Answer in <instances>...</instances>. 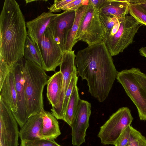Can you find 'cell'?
Listing matches in <instances>:
<instances>
[{
  "label": "cell",
  "instance_id": "obj_1",
  "mask_svg": "<svg viewBox=\"0 0 146 146\" xmlns=\"http://www.w3.org/2000/svg\"><path fill=\"white\" fill-rule=\"evenodd\" d=\"M78 74L86 80L91 95L99 102L108 96L117 72L112 56L103 42L78 51L75 59Z\"/></svg>",
  "mask_w": 146,
  "mask_h": 146
},
{
  "label": "cell",
  "instance_id": "obj_2",
  "mask_svg": "<svg viewBox=\"0 0 146 146\" xmlns=\"http://www.w3.org/2000/svg\"><path fill=\"white\" fill-rule=\"evenodd\" d=\"M0 57L11 71L23 57L27 36L26 23L18 3L5 0L0 15Z\"/></svg>",
  "mask_w": 146,
  "mask_h": 146
},
{
  "label": "cell",
  "instance_id": "obj_3",
  "mask_svg": "<svg viewBox=\"0 0 146 146\" xmlns=\"http://www.w3.org/2000/svg\"><path fill=\"white\" fill-rule=\"evenodd\" d=\"M24 87L28 118L44 109L43 92L48 77L42 67L23 58Z\"/></svg>",
  "mask_w": 146,
  "mask_h": 146
},
{
  "label": "cell",
  "instance_id": "obj_4",
  "mask_svg": "<svg viewBox=\"0 0 146 146\" xmlns=\"http://www.w3.org/2000/svg\"><path fill=\"white\" fill-rule=\"evenodd\" d=\"M116 79L136 106L140 119L146 120V74L133 67L117 72Z\"/></svg>",
  "mask_w": 146,
  "mask_h": 146
},
{
  "label": "cell",
  "instance_id": "obj_5",
  "mask_svg": "<svg viewBox=\"0 0 146 146\" xmlns=\"http://www.w3.org/2000/svg\"><path fill=\"white\" fill-rule=\"evenodd\" d=\"M141 25L132 16L127 15L111 29L104 32L103 42L112 56L123 52L133 43Z\"/></svg>",
  "mask_w": 146,
  "mask_h": 146
},
{
  "label": "cell",
  "instance_id": "obj_6",
  "mask_svg": "<svg viewBox=\"0 0 146 146\" xmlns=\"http://www.w3.org/2000/svg\"><path fill=\"white\" fill-rule=\"evenodd\" d=\"M80 22L75 37L76 43L82 40L88 46L103 41L104 33L99 17L100 12L90 4Z\"/></svg>",
  "mask_w": 146,
  "mask_h": 146
},
{
  "label": "cell",
  "instance_id": "obj_7",
  "mask_svg": "<svg viewBox=\"0 0 146 146\" xmlns=\"http://www.w3.org/2000/svg\"><path fill=\"white\" fill-rule=\"evenodd\" d=\"M133 119L128 108H119L100 127L98 137L101 143L114 145L123 131L131 125Z\"/></svg>",
  "mask_w": 146,
  "mask_h": 146
},
{
  "label": "cell",
  "instance_id": "obj_8",
  "mask_svg": "<svg viewBox=\"0 0 146 146\" xmlns=\"http://www.w3.org/2000/svg\"><path fill=\"white\" fill-rule=\"evenodd\" d=\"M36 45L42 58L43 68L46 72L55 71L61 64L63 52L48 27Z\"/></svg>",
  "mask_w": 146,
  "mask_h": 146
},
{
  "label": "cell",
  "instance_id": "obj_9",
  "mask_svg": "<svg viewBox=\"0 0 146 146\" xmlns=\"http://www.w3.org/2000/svg\"><path fill=\"white\" fill-rule=\"evenodd\" d=\"M18 123L11 110L0 99V146H18Z\"/></svg>",
  "mask_w": 146,
  "mask_h": 146
},
{
  "label": "cell",
  "instance_id": "obj_10",
  "mask_svg": "<svg viewBox=\"0 0 146 146\" xmlns=\"http://www.w3.org/2000/svg\"><path fill=\"white\" fill-rule=\"evenodd\" d=\"M76 55L74 50L63 52L60 65V70L63 76L62 90L59 103L55 108L51 109V113L57 119L63 120L62 112L65 94L74 75L78 73L75 62Z\"/></svg>",
  "mask_w": 146,
  "mask_h": 146
},
{
  "label": "cell",
  "instance_id": "obj_11",
  "mask_svg": "<svg viewBox=\"0 0 146 146\" xmlns=\"http://www.w3.org/2000/svg\"><path fill=\"white\" fill-rule=\"evenodd\" d=\"M91 104L87 101L80 99L72 129V144L80 146L85 142L86 131L89 127L91 114Z\"/></svg>",
  "mask_w": 146,
  "mask_h": 146
},
{
  "label": "cell",
  "instance_id": "obj_12",
  "mask_svg": "<svg viewBox=\"0 0 146 146\" xmlns=\"http://www.w3.org/2000/svg\"><path fill=\"white\" fill-rule=\"evenodd\" d=\"M76 11H66L58 14L48 27L63 52L66 39L75 19Z\"/></svg>",
  "mask_w": 146,
  "mask_h": 146
},
{
  "label": "cell",
  "instance_id": "obj_13",
  "mask_svg": "<svg viewBox=\"0 0 146 146\" xmlns=\"http://www.w3.org/2000/svg\"><path fill=\"white\" fill-rule=\"evenodd\" d=\"M23 58L14 65L11 70L14 76L17 98V113L15 118L21 128L29 118L24 87Z\"/></svg>",
  "mask_w": 146,
  "mask_h": 146
},
{
  "label": "cell",
  "instance_id": "obj_14",
  "mask_svg": "<svg viewBox=\"0 0 146 146\" xmlns=\"http://www.w3.org/2000/svg\"><path fill=\"white\" fill-rule=\"evenodd\" d=\"M50 11L42 13L35 19L26 23L27 36L37 44L51 22L57 16Z\"/></svg>",
  "mask_w": 146,
  "mask_h": 146
},
{
  "label": "cell",
  "instance_id": "obj_15",
  "mask_svg": "<svg viewBox=\"0 0 146 146\" xmlns=\"http://www.w3.org/2000/svg\"><path fill=\"white\" fill-rule=\"evenodd\" d=\"M0 99L9 108L15 117L17 113V98L14 76L12 71L0 87Z\"/></svg>",
  "mask_w": 146,
  "mask_h": 146
},
{
  "label": "cell",
  "instance_id": "obj_16",
  "mask_svg": "<svg viewBox=\"0 0 146 146\" xmlns=\"http://www.w3.org/2000/svg\"><path fill=\"white\" fill-rule=\"evenodd\" d=\"M39 113L42 119L41 138L54 140L56 139L61 134L57 119L51 113L44 109Z\"/></svg>",
  "mask_w": 146,
  "mask_h": 146
},
{
  "label": "cell",
  "instance_id": "obj_17",
  "mask_svg": "<svg viewBox=\"0 0 146 146\" xmlns=\"http://www.w3.org/2000/svg\"><path fill=\"white\" fill-rule=\"evenodd\" d=\"M42 122L39 113L29 118L19 131V137L21 141L41 138L40 132Z\"/></svg>",
  "mask_w": 146,
  "mask_h": 146
},
{
  "label": "cell",
  "instance_id": "obj_18",
  "mask_svg": "<svg viewBox=\"0 0 146 146\" xmlns=\"http://www.w3.org/2000/svg\"><path fill=\"white\" fill-rule=\"evenodd\" d=\"M63 82V76L60 71L56 72L48 80L46 96L52 108L58 104L61 96Z\"/></svg>",
  "mask_w": 146,
  "mask_h": 146
},
{
  "label": "cell",
  "instance_id": "obj_19",
  "mask_svg": "<svg viewBox=\"0 0 146 146\" xmlns=\"http://www.w3.org/2000/svg\"><path fill=\"white\" fill-rule=\"evenodd\" d=\"M129 4L127 0H107L99 11L100 13L104 14L122 18L129 13Z\"/></svg>",
  "mask_w": 146,
  "mask_h": 146
},
{
  "label": "cell",
  "instance_id": "obj_20",
  "mask_svg": "<svg viewBox=\"0 0 146 146\" xmlns=\"http://www.w3.org/2000/svg\"><path fill=\"white\" fill-rule=\"evenodd\" d=\"M88 4H85L80 6L76 11L74 23L67 36L65 46V50H72L73 46L76 44L75 37L82 19L86 10Z\"/></svg>",
  "mask_w": 146,
  "mask_h": 146
},
{
  "label": "cell",
  "instance_id": "obj_21",
  "mask_svg": "<svg viewBox=\"0 0 146 146\" xmlns=\"http://www.w3.org/2000/svg\"><path fill=\"white\" fill-rule=\"evenodd\" d=\"M23 58L43 68V63L38 49L36 45L28 36L25 45Z\"/></svg>",
  "mask_w": 146,
  "mask_h": 146
},
{
  "label": "cell",
  "instance_id": "obj_22",
  "mask_svg": "<svg viewBox=\"0 0 146 146\" xmlns=\"http://www.w3.org/2000/svg\"><path fill=\"white\" fill-rule=\"evenodd\" d=\"M80 99L76 85L71 94L63 120L70 126L74 119Z\"/></svg>",
  "mask_w": 146,
  "mask_h": 146
},
{
  "label": "cell",
  "instance_id": "obj_23",
  "mask_svg": "<svg viewBox=\"0 0 146 146\" xmlns=\"http://www.w3.org/2000/svg\"><path fill=\"white\" fill-rule=\"evenodd\" d=\"M129 13L136 21L146 26V11L137 3H129Z\"/></svg>",
  "mask_w": 146,
  "mask_h": 146
},
{
  "label": "cell",
  "instance_id": "obj_24",
  "mask_svg": "<svg viewBox=\"0 0 146 146\" xmlns=\"http://www.w3.org/2000/svg\"><path fill=\"white\" fill-rule=\"evenodd\" d=\"M129 144L130 146H146L145 137L131 126Z\"/></svg>",
  "mask_w": 146,
  "mask_h": 146
},
{
  "label": "cell",
  "instance_id": "obj_25",
  "mask_svg": "<svg viewBox=\"0 0 146 146\" xmlns=\"http://www.w3.org/2000/svg\"><path fill=\"white\" fill-rule=\"evenodd\" d=\"M99 17L104 32L111 29L121 19L123 18H119L100 13Z\"/></svg>",
  "mask_w": 146,
  "mask_h": 146
},
{
  "label": "cell",
  "instance_id": "obj_26",
  "mask_svg": "<svg viewBox=\"0 0 146 146\" xmlns=\"http://www.w3.org/2000/svg\"><path fill=\"white\" fill-rule=\"evenodd\" d=\"M20 146H61L54 139L44 138L21 141Z\"/></svg>",
  "mask_w": 146,
  "mask_h": 146
},
{
  "label": "cell",
  "instance_id": "obj_27",
  "mask_svg": "<svg viewBox=\"0 0 146 146\" xmlns=\"http://www.w3.org/2000/svg\"><path fill=\"white\" fill-rule=\"evenodd\" d=\"M77 74L78 73H76L74 75L65 95L62 109V113L64 117L71 94L75 87L77 85L78 78Z\"/></svg>",
  "mask_w": 146,
  "mask_h": 146
},
{
  "label": "cell",
  "instance_id": "obj_28",
  "mask_svg": "<svg viewBox=\"0 0 146 146\" xmlns=\"http://www.w3.org/2000/svg\"><path fill=\"white\" fill-rule=\"evenodd\" d=\"M131 126V125L128 126L123 131L114 145L115 146H126L129 144Z\"/></svg>",
  "mask_w": 146,
  "mask_h": 146
},
{
  "label": "cell",
  "instance_id": "obj_29",
  "mask_svg": "<svg viewBox=\"0 0 146 146\" xmlns=\"http://www.w3.org/2000/svg\"><path fill=\"white\" fill-rule=\"evenodd\" d=\"M72 0H55L53 4L48 8L49 11L52 12H60L62 8Z\"/></svg>",
  "mask_w": 146,
  "mask_h": 146
},
{
  "label": "cell",
  "instance_id": "obj_30",
  "mask_svg": "<svg viewBox=\"0 0 146 146\" xmlns=\"http://www.w3.org/2000/svg\"><path fill=\"white\" fill-rule=\"evenodd\" d=\"M86 0H72L63 7L61 10L76 11L82 5L85 4Z\"/></svg>",
  "mask_w": 146,
  "mask_h": 146
},
{
  "label": "cell",
  "instance_id": "obj_31",
  "mask_svg": "<svg viewBox=\"0 0 146 146\" xmlns=\"http://www.w3.org/2000/svg\"><path fill=\"white\" fill-rule=\"evenodd\" d=\"M11 71L2 58L0 57V87L2 85L8 74Z\"/></svg>",
  "mask_w": 146,
  "mask_h": 146
},
{
  "label": "cell",
  "instance_id": "obj_32",
  "mask_svg": "<svg viewBox=\"0 0 146 146\" xmlns=\"http://www.w3.org/2000/svg\"><path fill=\"white\" fill-rule=\"evenodd\" d=\"M106 1L107 0H88V4L91 5L95 9L99 10Z\"/></svg>",
  "mask_w": 146,
  "mask_h": 146
},
{
  "label": "cell",
  "instance_id": "obj_33",
  "mask_svg": "<svg viewBox=\"0 0 146 146\" xmlns=\"http://www.w3.org/2000/svg\"><path fill=\"white\" fill-rule=\"evenodd\" d=\"M129 3H137L146 11V0H127Z\"/></svg>",
  "mask_w": 146,
  "mask_h": 146
},
{
  "label": "cell",
  "instance_id": "obj_34",
  "mask_svg": "<svg viewBox=\"0 0 146 146\" xmlns=\"http://www.w3.org/2000/svg\"><path fill=\"white\" fill-rule=\"evenodd\" d=\"M140 54L146 58V47H142L139 49Z\"/></svg>",
  "mask_w": 146,
  "mask_h": 146
},
{
  "label": "cell",
  "instance_id": "obj_35",
  "mask_svg": "<svg viewBox=\"0 0 146 146\" xmlns=\"http://www.w3.org/2000/svg\"><path fill=\"white\" fill-rule=\"evenodd\" d=\"M126 146H130V145H129L128 144L127 145H126Z\"/></svg>",
  "mask_w": 146,
  "mask_h": 146
}]
</instances>
